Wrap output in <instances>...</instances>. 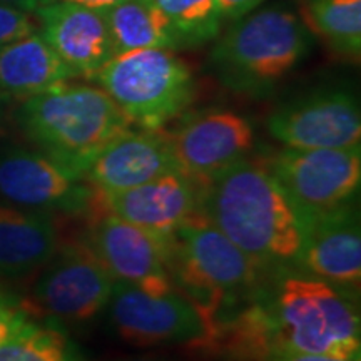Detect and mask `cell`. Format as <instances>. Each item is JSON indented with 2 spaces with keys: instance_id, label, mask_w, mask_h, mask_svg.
Segmentation results:
<instances>
[{
  "instance_id": "obj_30",
  "label": "cell",
  "mask_w": 361,
  "mask_h": 361,
  "mask_svg": "<svg viewBox=\"0 0 361 361\" xmlns=\"http://www.w3.org/2000/svg\"><path fill=\"white\" fill-rule=\"evenodd\" d=\"M121 361H171V360L159 358V356H137V358H128V360H121Z\"/></svg>"
},
{
  "instance_id": "obj_26",
  "label": "cell",
  "mask_w": 361,
  "mask_h": 361,
  "mask_svg": "<svg viewBox=\"0 0 361 361\" xmlns=\"http://www.w3.org/2000/svg\"><path fill=\"white\" fill-rule=\"evenodd\" d=\"M259 361H360V358H336L326 355L298 353V351L271 350Z\"/></svg>"
},
{
  "instance_id": "obj_14",
  "label": "cell",
  "mask_w": 361,
  "mask_h": 361,
  "mask_svg": "<svg viewBox=\"0 0 361 361\" xmlns=\"http://www.w3.org/2000/svg\"><path fill=\"white\" fill-rule=\"evenodd\" d=\"M301 245L295 261L313 278L341 290L360 288L361 228L355 202L301 221Z\"/></svg>"
},
{
  "instance_id": "obj_11",
  "label": "cell",
  "mask_w": 361,
  "mask_h": 361,
  "mask_svg": "<svg viewBox=\"0 0 361 361\" xmlns=\"http://www.w3.org/2000/svg\"><path fill=\"white\" fill-rule=\"evenodd\" d=\"M89 221L85 241L109 269L116 281L133 284L151 295L174 290L168 258L171 239H159L144 229L119 219L101 201L85 216Z\"/></svg>"
},
{
  "instance_id": "obj_17",
  "label": "cell",
  "mask_w": 361,
  "mask_h": 361,
  "mask_svg": "<svg viewBox=\"0 0 361 361\" xmlns=\"http://www.w3.org/2000/svg\"><path fill=\"white\" fill-rule=\"evenodd\" d=\"M35 13L42 27L40 35L75 78L92 79L114 57L109 30L97 8L54 0Z\"/></svg>"
},
{
  "instance_id": "obj_10",
  "label": "cell",
  "mask_w": 361,
  "mask_h": 361,
  "mask_svg": "<svg viewBox=\"0 0 361 361\" xmlns=\"http://www.w3.org/2000/svg\"><path fill=\"white\" fill-rule=\"evenodd\" d=\"M116 333L134 346H189L206 335V323L179 291L151 295L133 284L116 281L109 303Z\"/></svg>"
},
{
  "instance_id": "obj_27",
  "label": "cell",
  "mask_w": 361,
  "mask_h": 361,
  "mask_svg": "<svg viewBox=\"0 0 361 361\" xmlns=\"http://www.w3.org/2000/svg\"><path fill=\"white\" fill-rule=\"evenodd\" d=\"M263 0H216L219 16L224 19L238 20L256 8Z\"/></svg>"
},
{
  "instance_id": "obj_28",
  "label": "cell",
  "mask_w": 361,
  "mask_h": 361,
  "mask_svg": "<svg viewBox=\"0 0 361 361\" xmlns=\"http://www.w3.org/2000/svg\"><path fill=\"white\" fill-rule=\"evenodd\" d=\"M47 2H54V0H42V4H47ZM66 2H74V4H79V6H84L89 8H97L99 11V8L116 6V4L123 2V0H66Z\"/></svg>"
},
{
  "instance_id": "obj_9",
  "label": "cell",
  "mask_w": 361,
  "mask_h": 361,
  "mask_svg": "<svg viewBox=\"0 0 361 361\" xmlns=\"http://www.w3.org/2000/svg\"><path fill=\"white\" fill-rule=\"evenodd\" d=\"M0 200L51 214L87 216L99 191L40 151L6 147L0 151Z\"/></svg>"
},
{
  "instance_id": "obj_22",
  "label": "cell",
  "mask_w": 361,
  "mask_h": 361,
  "mask_svg": "<svg viewBox=\"0 0 361 361\" xmlns=\"http://www.w3.org/2000/svg\"><path fill=\"white\" fill-rule=\"evenodd\" d=\"M0 361H80L61 329L35 323L25 313L0 343Z\"/></svg>"
},
{
  "instance_id": "obj_3",
  "label": "cell",
  "mask_w": 361,
  "mask_h": 361,
  "mask_svg": "<svg viewBox=\"0 0 361 361\" xmlns=\"http://www.w3.org/2000/svg\"><path fill=\"white\" fill-rule=\"evenodd\" d=\"M261 301L264 355L271 350H286L360 358V311L346 290L313 276H284L273 291H263Z\"/></svg>"
},
{
  "instance_id": "obj_8",
  "label": "cell",
  "mask_w": 361,
  "mask_h": 361,
  "mask_svg": "<svg viewBox=\"0 0 361 361\" xmlns=\"http://www.w3.org/2000/svg\"><path fill=\"white\" fill-rule=\"evenodd\" d=\"M116 279L85 239L59 245L35 279L30 306L40 313L85 322L107 308Z\"/></svg>"
},
{
  "instance_id": "obj_21",
  "label": "cell",
  "mask_w": 361,
  "mask_h": 361,
  "mask_svg": "<svg viewBox=\"0 0 361 361\" xmlns=\"http://www.w3.org/2000/svg\"><path fill=\"white\" fill-rule=\"evenodd\" d=\"M303 24L343 57L360 59L361 0H308Z\"/></svg>"
},
{
  "instance_id": "obj_20",
  "label": "cell",
  "mask_w": 361,
  "mask_h": 361,
  "mask_svg": "<svg viewBox=\"0 0 361 361\" xmlns=\"http://www.w3.org/2000/svg\"><path fill=\"white\" fill-rule=\"evenodd\" d=\"M99 11L109 30L114 56L142 49H178L168 19L152 0H123Z\"/></svg>"
},
{
  "instance_id": "obj_24",
  "label": "cell",
  "mask_w": 361,
  "mask_h": 361,
  "mask_svg": "<svg viewBox=\"0 0 361 361\" xmlns=\"http://www.w3.org/2000/svg\"><path fill=\"white\" fill-rule=\"evenodd\" d=\"M35 25L29 17V12L0 4V44L27 37L34 34Z\"/></svg>"
},
{
  "instance_id": "obj_23",
  "label": "cell",
  "mask_w": 361,
  "mask_h": 361,
  "mask_svg": "<svg viewBox=\"0 0 361 361\" xmlns=\"http://www.w3.org/2000/svg\"><path fill=\"white\" fill-rule=\"evenodd\" d=\"M173 30L178 49L196 47L219 34L221 16L216 0H152Z\"/></svg>"
},
{
  "instance_id": "obj_2",
  "label": "cell",
  "mask_w": 361,
  "mask_h": 361,
  "mask_svg": "<svg viewBox=\"0 0 361 361\" xmlns=\"http://www.w3.org/2000/svg\"><path fill=\"white\" fill-rule=\"evenodd\" d=\"M16 119L42 154L80 178L133 126L101 87L67 82L25 99Z\"/></svg>"
},
{
  "instance_id": "obj_31",
  "label": "cell",
  "mask_w": 361,
  "mask_h": 361,
  "mask_svg": "<svg viewBox=\"0 0 361 361\" xmlns=\"http://www.w3.org/2000/svg\"><path fill=\"white\" fill-rule=\"evenodd\" d=\"M11 101H12L11 97H7L6 94H4V92H0V116H2L4 112H6L7 106H8V104H11Z\"/></svg>"
},
{
  "instance_id": "obj_1",
  "label": "cell",
  "mask_w": 361,
  "mask_h": 361,
  "mask_svg": "<svg viewBox=\"0 0 361 361\" xmlns=\"http://www.w3.org/2000/svg\"><path fill=\"white\" fill-rule=\"evenodd\" d=\"M200 184V214L266 268L295 261L301 226L266 159H243Z\"/></svg>"
},
{
  "instance_id": "obj_4",
  "label": "cell",
  "mask_w": 361,
  "mask_h": 361,
  "mask_svg": "<svg viewBox=\"0 0 361 361\" xmlns=\"http://www.w3.org/2000/svg\"><path fill=\"white\" fill-rule=\"evenodd\" d=\"M166 263L174 290L200 311L206 333L226 305L236 303L239 298H252L263 290L271 271L201 214L174 233Z\"/></svg>"
},
{
  "instance_id": "obj_5",
  "label": "cell",
  "mask_w": 361,
  "mask_h": 361,
  "mask_svg": "<svg viewBox=\"0 0 361 361\" xmlns=\"http://www.w3.org/2000/svg\"><path fill=\"white\" fill-rule=\"evenodd\" d=\"M311 49V32L286 8L271 7L238 19L211 54L221 82L238 92L264 96Z\"/></svg>"
},
{
  "instance_id": "obj_12",
  "label": "cell",
  "mask_w": 361,
  "mask_h": 361,
  "mask_svg": "<svg viewBox=\"0 0 361 361\" xmlns=\"http://www.w3.org/2000/svg\"><path fill=\"white\" fill-rule=\"evenodd\" d=\"M268 130L291 149H336L361 141L358 101L345 89L314 90L278 107Z\"/></svg>"
},
{
  "instance_id": "obj_13",
  "label": "cell",
  "mask_w": 361,
  "mask_h": 361,
  "mask_svg": "<svg viewBox=\"0 0 361 361\" xmlns=\"http://www.w3.org/2000/svg\"><path fill=\"white\" fill-rule=\"evenodd\" d=\"M168 139L180 173L202 183L246 159L255 146V130L245 116L219 109L191 117Z\"/></svg>"
},
{
  "instance_id": "obj_19",
  "label": "cell",
  "mask_w": 361,
  "mask_h": 361,
  "mask_svg": "<svg viewBox=\"0 0 361 361\" xmlns=\"http://www.w3.org/2000/svg\"><path fill=\"white\" fill-rule=\"evenodd\" d=\"M75 74L40 34L0 44V92L11 99L37 96Z\"/></svg>"
},
{
  "instance_id": "obj_25",
  "label": "cell",
  "mask_w": 361,
  "mask_h": 361,
  "mask_svg": "<svg viewBox=\"0 0 361 361\" xmlns=\"http://www.w3.org/2000/svg\"><path fill=\"white\" fill-rule=\"evenodd\" d=\"M25 313L27 311L12 296L0 291V343L6 340Z\"/></svg>"
},
{
  "instance_id": "obj_29",
  "label": "cell",
  "mask_w": 361,
  "mask_h": 361,
  "mask_svg": "<svg viewBox=\"0 0 361 361\" xmlns=\"http://www.w3.org/2000/svg\"><path fill=\"white\" fill-rule=\"evenodd\" d=\"M0 4L17 7L25 12H35L40 6H42V0H0Z\"/></svg>"
},
{
  "instance_id": "obj_16",
  "label": "cell",
  "mask_w": 361,
  "mask_h": 361,
  "mask_svg": "<svg viewBox=\"0 0 361 361\" xmlns=\"http://www.w3.org/2000/svg\"><path fill=\"white\" fill-rule=\"evenodd\" d=\"M176 173L180 169L164 130L129 129L102 149L84 179L101 192H119Z\"/></svg>"
},
{
  "instance_id": "obj_7",
  "label": "cell",
  "mask_w": 361,
  "mask_h": 361,
  "mask_svg": "<svg viewBox=\"0 0 361 361\" xmlns=\"http://www.w3.org/2000/svg\"><path fill=\"white\" fill-rule=\"evenodd\" d=\"M266 164L286 192L300 223L353 202L360 191V144L336 149L286 147L266 159Z\"/></svg>"
},
{
  "instance_id": "obj_18",
  "label": "cell",
  "mask_w": 361,
  "mask_h": 361,
  "mask_svg": "<svg viewBox=\"0 0 361 361\" xmlns=\"http://www.w3.org/2000/svg\"><path fill=\"white\" fill-rule=\"evenodd\" d=\"M54 214L0 202V279L34 274L57 251Z\"/></svg>"
},
{
  "instance_id": "obj_15",
  "label": "cell",
  "mask_w": 361,
  "mask_h": 361,
  "mask_svg": "<svg viewBox=\"0 0 361 361\" xmlns=\"http://www.w3.org/2000/svg\"><path fill=\"white\" fill-rule=\"evenodd\" d=\"M101 192V191H99ZM109 213L159 239H171L200 214V184L176 173L119 192H101Z\"/></svg>"
},
{
  "instance_id": "obj_6",
  "label": "cell",
  "mask_w": 361,
  "mask_h": 361,
  "mask_svg": "<svg viewBox=\"0 0 361 361\" xmlns=\"http://www.w3.org/2000/svg\"><path fill=\"white\" fill-rule=\"evenodd\" d=\"M130 124L162 130L196 97V79L171 49H142L114 56L94 75Z\"/></svg>"
}]
</instances>
